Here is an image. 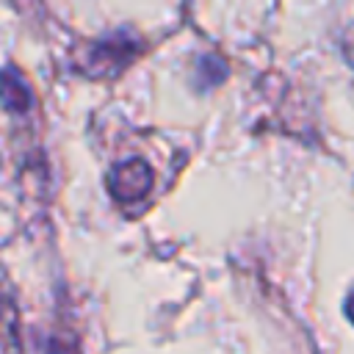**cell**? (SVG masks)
I'll list each match as a JSON object with an SVG mask.
<instances>
[{"label": "cell", "mask_w": 354, "mask_h": 354, "mask_svg": "<svg viewBox=\"0 0 354 354\" xmlns=\"http://www.w3.org/2000/svg\"><path fill=\"white\" fill-rule=\"evenodd\" d=\"M152 169L147 160L141 158H133V160H124L119 166L111 169L108 174V194L116 199V202H136V199H144L149 191H152Z\"/></svg>", "instance_id": "cell-1"}, {"label": "cell", "mask_w": 354, "mask_h": 354, "mask_svg": "<svg viewBox=\"0 0 354 354\" xmlns=\"http://www.w3.org/2000/svg\"><path fill=\"white\" fill-rule=\"evenodd\" d=\"M136 41L133 39H122V41H97L86 50V58L80 61V69L91 77L116 72L119 66H124L133 55H136Z\"/></svg>", "instance_id": "cell-2"}, {"label": "cell", "mask_w": 354, "mask_h": 354, "mask_svg": "<svg viewBox=\"0 0 354 354\" xmlns=\"http://www.w3.org/2000/svg\"><path fill=\"white\" fill-rule=\"evenodd\" d=\"M3 102H6V111L8 113H25L28 105H30V91L25 86V80L14 72V66H6V75H3Z\"/></svg>", "instance_id": "cell-3"}, {"label": "cell", "mask_w": 354, "mask_h": 354, "mask_svg": "<svg viewBox=\"0 0 354 354\" xmlns=\"http://www.w3.org/2000/svg\"><path fill=\"white\" fill-rule=\"evenodd\" d=\"M199 75H205V77H199V86L202 88H210V86H216V83L224 80L227 64L218 55H205V58H199Z\"/></svg>", "instance_id": "cell-4"}, {"label": "cell", "mask_w": 354, "mask_h": 354, "mask_svg": "<svg viewBox=\"0 0 354 354\" xmlns=\"http://www.w3.org/2000/svg\"><path fill=\"white\" fill-rule=\"evenodd\" d=\"M346 315H348V321L354 324V288H351V293L346 296Z\"/></svg>", "instance_id": "cell-5"}, {"label": "cell", "mask_w": 354, "mask_h": 354, "mask_svg": "<svg viewBox=\"0 0 354 354\" xmlns=\"http://www.w3.org/2000/svg\"><path fill=\"white\" fill-rule=\"evenodd\" d=\"M346 53H348V61L354 64V33H351V39H348V44H346Z\"/></svg>", "instance_id": "cell-6"}]
</instances>
